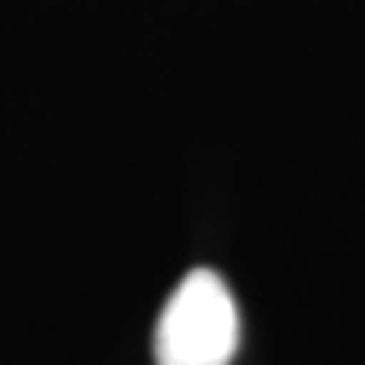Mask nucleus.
Segmentation results:
<instances>
[{
  "label": "nucleus",
  "mask_w": 365,
  "mask_h": 365,
  "mask_svg": "<svg viewBox=\"0 0 365 365\" xmlns=\"http://www.w3.org/2000/svg\"><path fill=\"white\" fill-rule=\"evenodd\" d=\"M235 349L238 309L227 284L209 268L187 274L157 319V365H230Z\"/></svg>",
  "instance_id": "1"
}]
</instances>
